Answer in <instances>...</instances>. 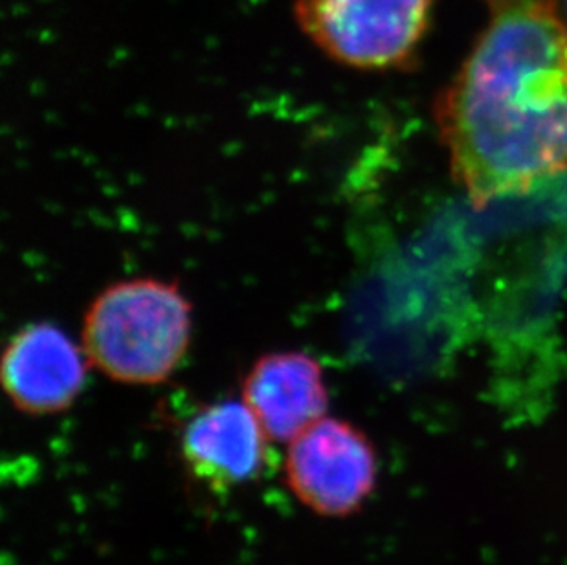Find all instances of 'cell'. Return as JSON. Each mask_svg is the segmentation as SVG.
<instances>
[{
	"label": "cell",
	"instance_id": "cell-3",
	"mask_svg": "<svg viewBox=\"0 0 567 565\" xmlns=\"http://www.w3.org/2000/svg\"><path fill=\"white\" fill-rule=\"evenodd\" d=\"M435 0H295V21L321 54L357 70L399 69L415 58Z\"/></svg>",
	"mask_w": 567,
	"mask_h": 565
},
{
	"label": "cell",
	"instance_id": "cell-1",
	"mask_svg": "<svg viewBox=\"0 0 567 565\" xmlns=\"http://www.w3.org/2000/svg\"><path fill=\"white\" fill-rule=\"evenodd\" d=\"M487 27L435 103L450 164L476 206L567 170V28L560 0H482Z\"/></svg>",
	"mask_w": 567,
	"mask_h": 565
},
{
	"label": "cell",
	"instance_id": "cell-6",
	"mask_svg": "<svg viewBox=\"0 0 567 565\" xmlns=\"http://www.w3.org/2000/svg\"><path fill=\"white\" fill-rule=\"evenodd\" d=\"M268 439L243 400H220L189 419L181 435V458L193 480L209 491L250 485L265 472Z\"/></svg>",
	"mask_w": 567,
	"mask_h": 565
},
{
	"label": "cell",
	"instance_id": "cell-4",
	"mask_svg": "<svg viewBox=\"0 0 567 565\" xmlns=\"http://www.w3.org/2000/svg\"><path fill=\"white\" fill-rule=\"evenodd\" d=\"M379 463L370 439L342 419L323 417L292 439L285 477L296 500L323 517H346L375 491Z\"/></svg>",
	"mask_w": 567,
	"mask_h": 565
},
{
	"label": "cell",
	"instance_id": "cell-8",
	"mask_svg": "<svg viewBox=\"0 0 567 565\" xmlns=\"http://www.w3.org/2000/svg\"><path fill=\"white\" fill-rule=\"evenodd\" d=\"M560 6H563L564 22H566L567 28V0H560Z\"/></svg>",
	"mask_w": 567,
	"mask_h": 565
},
{
	"label": "cell",
	"instance_id": "cell-5",
	"mask_svg": "<svg viewBox=\"0 0 567 565\" xmlns=\"http://www.w3.org/2000/svg\"><path fill=\"white\" fill-rule=\"evenodd\" d=\"M89 366L83 347L61 327L38 321L19 329L6 343L0 382L24 415H58L81 396Z\"/></svg>",
	"mask_w": 567,
	"mask_h": 565
},
{
	"label": "cell",
	"instance_id": "cell-7",
	"mask_svg": "<svg viewBox=\"0 0 567 565\" xmlns=\"http://www.w3.org/2000/svg\"><path fill=\"white\" fill-rule=\"evenodd\" d=\"M241 400L270 441L289 444L327 417L329 391L323 368L307 352H268L248 369Z\"/></svg>",
	"mask_w": 567,
	"mask_h": 565
},
{
	"label": "cell",
	"instance_id": "cell-2",
	"mask_svg": "<svg viewBox=\"0 0 567 565\" xmlns=\"http://www.w3.org/2000/svg\"><path fill=\"white\" fill-rule=\"evenodd\" d=\"M192 315L178 282L124 279L92 299L83 316L81 347L92 368L114 382L162 384L188 352Z\"/></svg>",
	"mask_w": 567,
	"mask_h": 565
}]
</instances>
